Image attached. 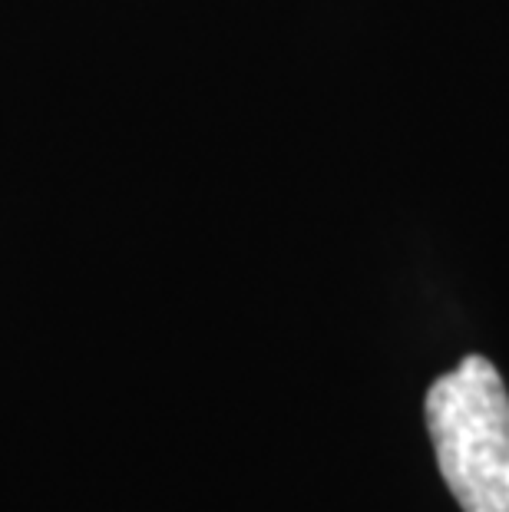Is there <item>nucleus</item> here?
Returning a JSON list of instances; mask_svg holds the SVG:
<instances>
[{
    "label": "nucleus",
    "mask_w": 509,
    "mask_h": 512,
    "mask_svg": "<svg viewBox=\"0 0 509 512\" xmlns=\"http://www.w3.org/2000/svg\"><path fill=\"white\" fill-rule=\"evenodd\" d=\"M424 417L440 476L463 512H509V394L496 367L470 354L437 377Z\"/></svg>",
    "instance_id": "nucleus-1"
}]
</instances>
